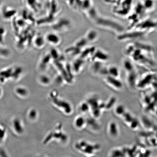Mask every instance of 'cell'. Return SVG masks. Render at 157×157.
Segmentation results:
<instances>
[{
    "mask_svg": "<svg viewBox=\"0 0 157 157\" xmlns=\"http://www.w3.org/2000/svg\"><path fill=\"white\" fill-rule=\"evenodd\" d=\"M146 34L144 31L140 30L131 31V32H124L119 34L117 37L118 40L121 41H125L135 40L142 38Z\"/></svg>",
    "mask_w": 157,
    "mask_h": 157,
    "instance_id": "6da1fadb",
    "label": "cell"
},
{
    "mask_svg": "<svg viewBox=\"0 0 157 157\" xmlns=\"http://www.w3.org/2000/svg\"><path fill=\"white\" fill-rule=\"evenodd\" d=\"M1 15L6 21L11 20L14 18L17 14V11L13 8L9 6H3L1 9Z\"/></svg>",
    "mask_w": 157,
    "mask_h": 157,
    "instance_id": "7a4b0ae2",
    "label": "cell"
},
{
    "mask_svg": "<svg viewBox=\"0 0 157 157\" xmlns=\"http://www.w3.org/2000/svg\"><path fill=\"white\" fill-rule=\"evenodd\" d=\"M106 83L110 87L118 90L122 89L123 84L118 78L113 77L109 75L105 76Z\"/></svg>",
    "mask_w": 157,
    "mask_h": 157,
    "instance_id": "3957f363",
    "label": "cell"
},
{
    "mask_svg": "<svg viewBox=\"0 0 157 157\" xmlns=\"http://www.w3.org/2000/svg\"><path fill=\"white\" fill-rule=\"evenodd\" d=\"M154 77V75L151 74H147L138 83H137L136 86L140 87L139 88H144L145 86L151 84Z\"/></svg>",
    "mask_w": 157,
    "mask_h": 157,
    "instance_id": "277c9868",
    "label": "cell"
},
{
    "mask_svg": "<svg viewBox=\"0 0 157 157\" xmlns=\"http://www.w3.org/2000/svg\"><path fill=\"white\" fill-rule=\"evenodd\" d=\"M128 73L127 81L128 84L130 87L133 88L137 85V74L135 71Z\"/></svg>",
    "mask_w": 157,
    "mask_h": 157,
    "instance_id": "5b68a950",
    "label": "cell"
},
{
    "mask_svg": "<svg viewBox=\"0 0 157 157\" xmlns=\"http://www.w3.org/2000/svg\"><path fill=\"white\" fill-rule=\"evenodd\" d=\"M108 68V75L118 78L120 76L119 68L115 66H111Z\"/></svg>",
    "mask_w": 157,
    "mask_h": 157,
    "instance_id": "8992f818",
    "label": "cell"
},
{
    "mask_svg": "<svg viewBox=\"0 0 157 157\" xmlns=\"http://www.w3.org/2000/svg\"><path fill=\"white\" fill-rule=\"evenodd\" d=\"M123 66L124 68L127 73H129L135 71L134 65L130 60L124 59L123 62Z\"/></svg>",
    "mask_w": 157,
    "mask_h": 157,
    "instance_id": "52a82bcc",
    "label": "cell"
},
{
    "mask_svg": "<svg viewBox=\"0 0 157 157\" xmlns=\"http://www.w3.org/2000/svg\"><path fill=\"white\" fill-rule=\"evenodd\" d=\"M96 57H97L101 61H106L109 59V55L102 51H98L96 54Z\"/></svg>",
    "mask_w": 157,
    "mask_h": 157,
    "instance_id": "ba28073f",
    "label": "cell"
},
{
    "mask_svg": "<svg viewBox=\"0 0 157 157\" xmlns=\"http://www.w3.org/2000/svg\"><path fill=\"white\" fill-rule=\"evenodd\" d=\"M135 47H136L137 49L139 50H143L146 51H148V52H150L151 51L152 48L150 45L145 44H141V43H136L134 45Z\"/></svg>",
    "mask_w": 157,
    "mask_h": 157,
    "instance_id": "9c48e42d",
    "label": "cell"
},
{
    "mask_svg": "<svg viewBox=\"0 0 157 157\" xmlns=\"http://www.w3.org/2000/svg\"><path fill=\"white\" fill-rule=\"evenodd\" d=\"M13 126L17 133H21L23 132V128L20 122L18 119H15L13 121Z\"/></svg>",
    "mask_w": 157,
    "mask_h": 157,
    "instance_id": "30bf717a",
    "label": "cell"
},
{
    "mask_svg": "<svg viewBox=\"0 0 157 157\" xmlns=\"http://www.w3.org/2000/svg\"><path fill=\"white\" fill-rule=\"evenodd\" d=\"M0 156L1 157H8L6 153L2 149H0Z\"/></svg>",
    "mask_w": 157,
    "mask_h": 157,
    "instance_id": "8fae6325",
    "label": "cell"
},
{
    "mask_svg": "<svg viewBox=\"0 0 157 157\" xmlns=\"http://www.w3.org/2000/svg\"><path fill=\"white\" fill-rule=\"evenodd\" d=\"M3 6L2 2V0H0V10L1 9L2 7Z\"/></svg>",
    "mask_w": 157,
    "mask_h": 157,
    "instance_id": "7c38bea8",
    "label": "cell"
}]
</instances>
